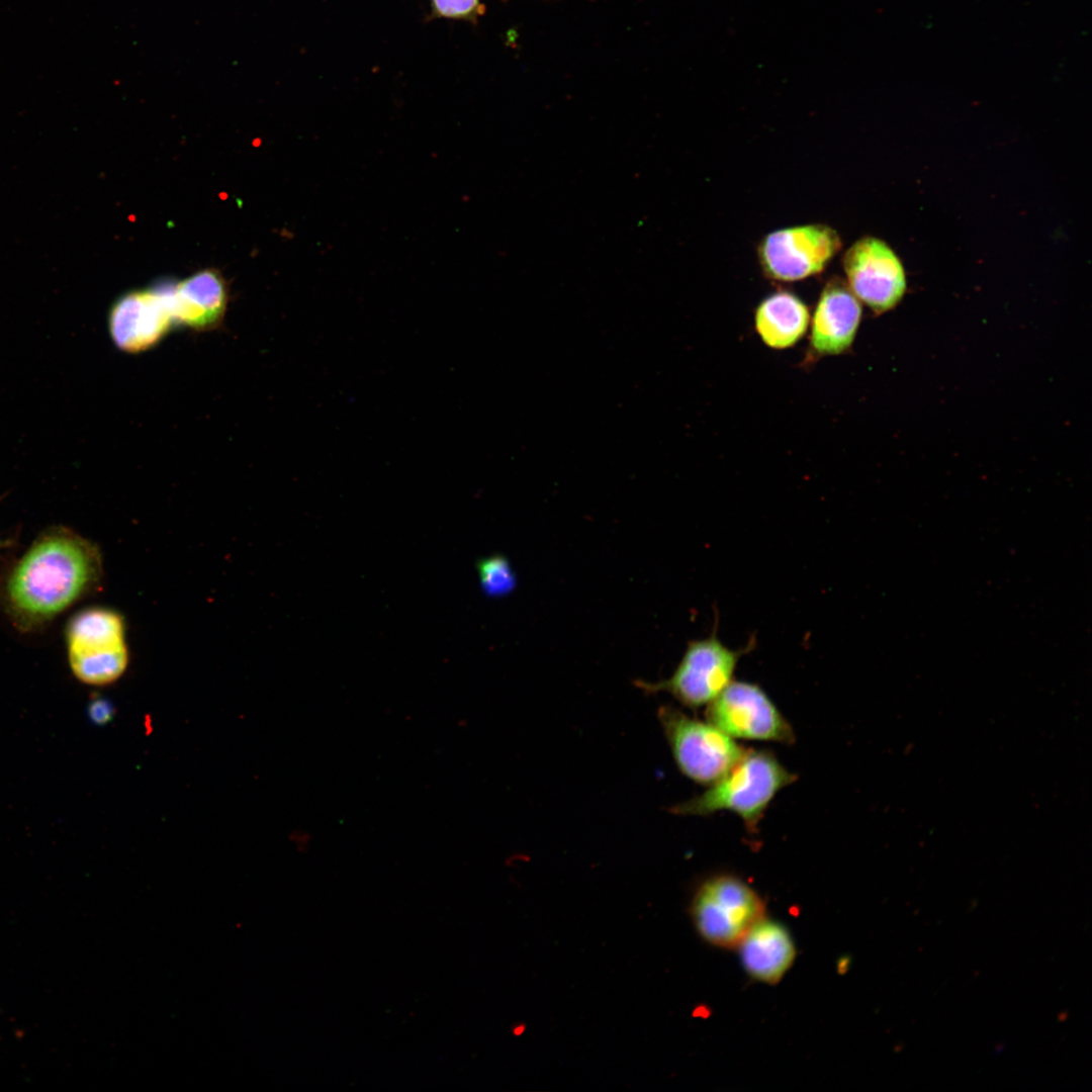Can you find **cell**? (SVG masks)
Wrapping results in <instances>:
<instances>
[{"instance_id": "cell-1", "label": "cell", "mask_w": 1092, "mask_h": 1092, "mask_svg": "<svg viewBox=\"0 0 1092 1092\" xmlns=\"http://www.w3.org/2000/svg\"><path fill=\"white\" fill-rule=\"evenodd\" d=\"M103 574L94 542L66 527L50 528L9 568L3 610L18 630H38L95 593Z\"/></svg>"}, {"instance_id": "cell-2", "label": "cell", "mask_w": 1092, "mask_h": 1092, "mask_svg": "<svg viewBox=\"0 0 1092 1092\" xmlns=\"http://www.w3.org/2000/svg\"><path fill=\"white\" fill-rule=\"evenodd\" d=\"M797 775L790 771L768 749H746L741 758L700 795L673 805L670 812L680 816H709L720 811L736 814L749 832L777 794L792 785Z\"/></svg>"}, {"instance_id": "cell-3", "label": "cell", "mask_w": 1092, "mask_h": 1092, "mask_svg": "<svg viewBox=\"0 0 1092 1092\" xmlns=\"http://www.w3.org/2000/svg\"><path fill=\"white\" fill-rule=\"evenodd\" d=\"M125 631L123 617L113 609L90 607L75 613L64 636L73 675L93 687L119 679L129 663Z\"/></svg>"}, {"instance_id": "cell-4", "label": "cell", "mask_w": 1092, "mask_h": 1092, "mask_svg": "<svg viewBox=\"0 0 1092 1092\" xmlns=\"http://www.w3.org/2000/svg\"><path fill=\"white\" fill-rule=\"evenodd\" d=\"M690 914L697 931L719 947H737L744 936L765 918L764 903L744 881L716 875L696 890Z\"/></svg>"}, {"instance_id": "cell-5", "label": "cell", "mask_w": 1092, "mask_h": 1092, "mask_svg": "<svg viewBox=\"0 0 1092 1092\" xmlns=\"http://www.w3.org/2000/svg\"><path fill=\"white\" fill-rule=\"evenodd\" d=\"M657 716L679 770L697 784L709 786L723 777L745 748L710 722L662 706Z\"/></svg>"}, {"instance_id": "cell-6", "label": "cell", "mask_w": 1092, "mask_h": 1092, "mask_svg": "<svg viewBox=\"0 0 1092 1092\" xmlns=\"http://www.w3.org/2000/svg\"><path fill=\"white\" fill-rule=\"evenodd\" d=\"M751 647L733 650L714 629L708 637L688 642L668 678L655 682L639 679L635 685L646 694L667 693L682 706L696 710L711 703L733 680L741 656Z\"/></svg>"}, {"instance_id": "cell-7", "label": "cell", "mask_w": 1092, "mask_h": 1092, "mask_svg": "<svg viewBox=\"0 0 1092 1092\" xmlns=\"http://www.w3.org/2000/svg\"><path fill=\"white\" fill-rule=\"evenodd\" d=\"M706 719L736 739L793 744L795 731L767 694L749 681L732 680L706 706Z\"/></svg>"}, {"instance_id": "cell-8", "label": "cell", "mask_w": 1092, "mask_h": 1092, "mask_svg": "<svg viewBox=\"0 0 1092 1092\" xmlns=\"http://www.w3.org/2000/svg\"><path fill=\"white\" fill-rule=\"evenodd\" d=\"M839 234L829 225L810 223L776 230L757 247L763 274L791 282L820 274L841 249Z\"/></svg>"}, {"instance_id": "cell-9", "label": "cell", "mask_w": 1092, "mask_h": 1092, "mask_svg": "<svg viewBox=\"0 0 1092 1092\" xmlns=\"http://www.w3.org/2000/svg\"><path fill=\"white\" fill-rule=\"evenodd\" d=\"M846 284L854 296L880 315L896 307L907 288L904 267L881 239L863 237L842 257Z\"/></svg>"}, {"instance_id": "cell-10", "label": "cell", "mask_w": 1092, "mask_h": 1092, "mask_svg": "<svg viewBox=\"0 0 1092 1092\" xmlns=\"http://www.w3.org/2000/svg\"><path fill=\"white\" fill-rule=\"evenodd\" d=\"M169 284L121 295L108 313V330L116 348L140 353L156 346L174 326Z\"/></svg>"}, {"instance_id": "cell-11", "label": "cell", "mask_w": 1092, "mask_h": 1092, "mask_svg": "<svg viewBox=\"0 0 1092 1092\" xmlns=\"http://www.w3.org/2000/svg\"><path fill=\"white\" fill-rule=\"evenodd\" d=\"M862 315L861 302L846 282L832 277L819 295L810 331V348L816 356H835L848 351Z\"/></svg>"}, {"instance_id": "cell-12", "label": "cell", "mask_w": 1092, "mask_h": 1092, "mask_svg": "<svg viewBox=\"0 0 1092 1092\" xmlns=\"http://www.w3.org/2000/svg\"><path fill=\"white\" fill-rule=\"evenodd\" d=\"M169 296L175 323L196 332L217 329L229 301L225 280L215 269L200 270L169 284Z\"/></svg>"}, {"instance_id": "cell-13", "label": "cell", "mask_w": 1092, "mask_h": 1092, "mask_svg": "<svg viewBox=\"0 0 1092 1092\" xmlns=\"http://www.w3.org/2000/svg\"><path fill=\"white\" fill-rule=\"evenodd\" d=\"M746 972L758 981L776 984L790 969L795 946L786 928L763 918L737 945Z\"/></svg>"}, {"instance_id": "cell-14", "label": "cell", "mask_w": 1092, "mask_h": 1092, "mask_svg": "<svg viewBox=\"0 0 1092 1092\" xmlns=\"http://www.w3.org/2000/svg\"><path fill=\"white\" fill-rule=\"evenodd\" d=\"M810 312L795 293L778 290L764 297L754 312V328L769 348L783 350L795 346L806 334Z\"/></svg>"}, {"instance_id": "cell-15", "label": "cell", "mask_w": 1092, "mask_h": 1092, "mask_svg": "<svg viewBox=\"0 0 1092 1092\" xmlns=\"http://www.w3.org/2000/svg\"><path fill=\"white\" fill-rule=\"evenodd\" d=\"M477 569L482 589L488 596H505L516 586V575L508 559L502 555L480 560Z\"/></svg>"}, {"instance_id": "cell-16", "label": "cell", "mask_w": 1092, "mask_h": 1092, "mask_svg": "<svg viewBox=\"0 0 1092 1092\" xmlns=\"http://www.w3.org/2000/svg\"><path fill=\"white\" fill-rule=\"evenodd\" d=\"M435 16L471 20L483 10L480 0H430Z\"/></svg>"}, {"instance_id": "cell-17", "label": "cell", "mask_w": 1092, "mask_h": 1092, "mask_svg": "<svg viewBox=\"0 0 1092 1092\" xmlns=\"http://www.w3.org/2000/svg\"><path fill=\"white\" fill-rule=\"evenodd\" d=\"M92 718L97 722H105L112 716V709L105 702H96L91 708Z\"/></svg>"}, {"instance_id": "cell-18", "label": "cell", "mask_w": 1092, "mask_h": 1092, "mask_svg": "<svg viewBox=\"0 0 1092 1092\" xmlns=\"http://www.w3.org/2000/svg\"><path fill=\"white\" fill-rule=\"evenodd\" d=\"M2 545H3V543H2V541L0 540V548L2 547Z\"/></svg>"}]
</instances>
